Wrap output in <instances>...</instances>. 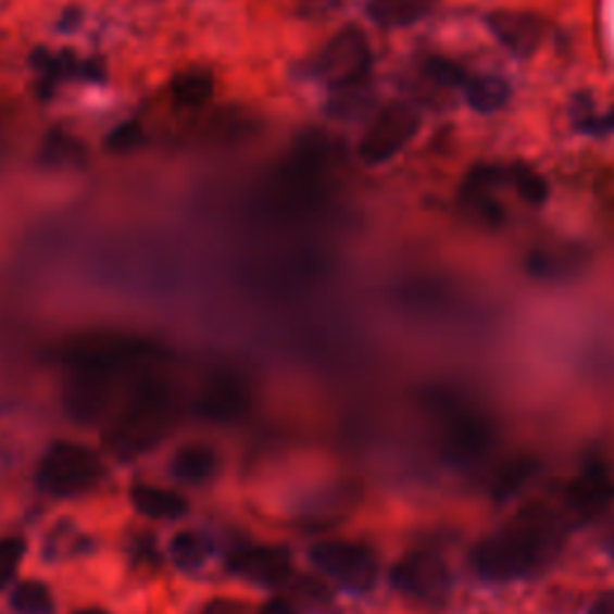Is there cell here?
Listing matches in <instances>:
<instances>
[{
    "instance_id": "6da1fadb",
    "label": "cell",
    "mask_w": 614,
    "mask_h": 614,
    "mask_svg": "<svg viewBox=\"0 0 614 614\" xmlns=\"http://www.w3.org/2000/svg\"><path fill=\"white\" fill-rule=\"evenodd\" d=\"M562 544V524L544 504H528L509 524L483 540L473 552V566L492 581H509L536 572Z\"/></svg>"
},
{
    "instance_id": "7a4b0ae2",
    "label": "cell",
    "mask_w": 614,
    "mask_h": 614,
    "mask_svg": "<svg viewBox=\"0 0 614 614\" xmlns=\"http://www.w3.org/2000/svg\"><path fill=\"white\" fill-rule=\"evenodd\" d=\"M173 397L171 389L159 379H142L135 387V397L127 409L113 423L109 444L123 456L140 454V451L156 444L171 425Z\"/></svg>"
},
{
    "instance_id": "3957f363",
    "label": "cell",
    "mask_w": 614,
    "mask_h": 614,
    "mask_svg": "<svg viewBox=\"0 0 614 614\" xmlns=\"http://www.w3.org/2000/svg\"><path fill=\"white\" fill-rule=\"evenodd\" d=\"M101 475L103 463L95 451L73 442H58L46 451L37 483L53 497H75L95 488Z\"/></svg>"
},
{
    "instance_id": "277c9868",
    "label": "cell",
    "mask_w": 614,
    "mask_h": 614,
    "mask_svg": "<svg viewBox=\"0 0 614 614\" xmlns=\"http://www.w3.org/2000/svg\"><path fill=\"white\" fill-rule=\"evenodd\" d=\"M310 560L336 584L358 593H365L377 581V560L363 544L324 540L310 550Z\"/></svg>"
},
{
    "instance_id": "5b68a950",
    "label": "cell",
    "mask_w": 614,
    "mask_h": 614,
    "mask_svg": "<svg viewBox=\"0 0 614 614\" xmlns=\"http://www.w3.org/2000/svg\"><path fill=\"white\" fill-rule=\"evenodd\" d=\"M373 53L361 29L346 27L324 46L317 58V73L329 87H353L369 73Z\"/></svg>"
},
{
    "instance_id": "8992f818",
    "label": "cell",
    "mask_w": 614,
    "mask_h": 614,
    "mask_svg": "<svg viewBox=\"0 0 614 614\" xmlns=\"http://www.w3.org/2000/svg\"><path fill=\"white\" fill-rule=\"evenodd\" d=\"M391 586L413 600L437 605L451 593V572L433 552H411L391 569Z\"/></svg>"
},
{
    "instance_id": "52a82bcc",
    "label": "cell",
    "mask_w": 614,
    "mask_h": 614,
    "mask_svg": "<svg viewBox=\"0 0 614 614\" xmlns=\"http://www.w3.org/2000/svg\"><path fill=\"white\" fill-rule=\"evenodd\" d=\"M418 118L415 113L405 106H391L381 111L375 123L367 127V133L361 140V156L369 164H381V161L391 159L399 149L411 140Z\"/></svg>"
},
{
    "instance_id": "ba28073f",
    "label": "cell",
    "mask_w": 614,
    "mask_h": 614,
    "mask_svg": "<svg viewBox=\"0 0 614 614\" xmlns=\"http://www.w3.org/2000/svg\"><path fill=\"white\" fill-rule=\"evenodd\" d=\"M228 569L260 586H281L291 578V554L284 548H250L228 557Z\"/></svg>"
},
{
    "instance_id": "9c48e42d",
    "label": "cell",
    "mask_w": 614,
    "mask_h": 614,
    "mask_svg": "<svg viewBox=\"0 0 614 614\" xmlns=\"http://www.w3.org/2000/svg\"><path fill=\"white\" fill-rule=\"evenodd\" d=\"M490 29L509 51L521 55L538 51L544 39V22L532 13H494Z\"/></svg>"
},
{
    "instance_id": "30bf717a",
    "label": "cell",
    "mask_w": 614,
    "mask_h": 614,
    "mask_svg": "<svg viewBox=\"0 0 614 614\" xmlns=\"http://www.w3.org/2000/svg\"><path fill=\"white\" fill-rule=\"evenodd\" d=\"M614 500V483L602 468H588L566 488V502L578 516L593 518Z\"/></svg>"
},
{
    "instance_id": "8fae6325",
    "label": "cell",
    "mask_w": 614,
    "mask_h": 614,
    "mask_svg": "<svg viewBox=\"0 0 614 614\" xmlns=\"http://www.w3.org/2000/svg\"><path fill=\"white\" fill-rule=\"evenodd\" d=\"M173 478L188 485L206 483L216 473V454L204 444H188L171 459Z\"/></svg>"
},
{
    "instance_id": "7c38bea8",
    "label": "cell",
    "mask_w": 614,
    "mask_h": 614,
    "mask_svg": "<svg viewBox=\"0 0 614 614\" xmlns=\"http://www.w3.org/2000/svg\"><path fill=\"white\" fill-rule=\"evenodd\" d=\"M130 500L137 512L149 518H159V521L180 518L185 512H188V502H185L180 494L171 492V490L152 488V485H135L130 492Z\"/></svg>"
},
{
    "instance_id": "4fadbf2b",
    "label": "cell",
    "mask_w": 614,
    "mask_h": 614,
    "mask_svg": "<svg viewBox=\"0 0 614 614\" xmlns=\"http://www.w3.org/2000/svg\"><path fill=\"white\" fill-rule=\"evenodd\" d=\"M435 8V0H373L369 15L379 27L401 29L423 20Z\"/></svg>"
},
{
    "instance_id": "5bb4252c",
    "label": "cell",
    "mask_w": 614,
    "mask_h": 614,
    "mask_svg": "<svg viewBox=\"0 0 614 614\" xmlns=\"http://www.w3.org/2000/svg\"><path fill=\"white\" fill-rule=\"evenodd\" d=\"M212 540L195 530H183L171 540V560L176 562V566L183 572L200 569V566L212 557Z\"/></svg>"
},
{
    "instance_id": "9a60e30c",
    "label": "cell",
    "mask_w": 614,
    "mask_h": 614,
    "mask_svg": "<svg viewBox=\"0 0 614 614\" xmlns=\"http://www.w3.org/2000/svg\"><path fill=\"white\" fill-rule=\"evenodd\" d=\"M214 91V77L210 71L192 67V71L180 73L171 85V97L178 106H202L210 101Z\"/></svg>"
},
{
    "instance_id": "2e32d148",
    "label": "cell",
    "mask_w": 614,
    "mask_h": 614,
    "mask_svg": "<svg viewBox=\"0 0 614 614\" xmlns=\"http://www.w3.org/2000/svg\"><path fill=\"white\" fill-rule=\"evenodd\" d=\"M240 393L234 385L228 381H218V385H212L210 391L204 393L202 399V413L206 418H216V421H228L236 418L240 411Z\"/></svg>"
},
{
    "instance_id": "e0dca14e",
    "label": "cell",
    "mask_w": 614,
    "mask_h": 614,
    "mask_svg": "<svg viewBox=\"0 0 614 614\" xmlns=\"http://www.w3.org/2000/svg\"><path fill=\"white\" fill-rule=\"evenodd\" d=\"M10 605L17 614H53L51 590L39 581L20 584L10 596Z\"/></svg>"
},
{
    "instance_id": "ac0fdd59",
    "label": "cell",
    "mask_w": 614,
    "mask_h": 614,
    "mask_svg": "<svg viewBox=\"0 0 614 614\" xmlns=\"http://www.w3.org/2000/svg\"><path fill=\"white\" fill-rule=\"evenodd\" d=\"M468 99L475 109L480 111H494L502 109L509 99V87L506 83L497 77H480L471 83L468 87Z\"/></svg>"
},
{
    "instance_id": "d6986e66",
    "label": "cell",
    "mask_w": 614,
    "mask_h": 614,
    "mask_svg": "<svg viewBox=\"0 0 614 614\" xmlns=\"http://www.w3.org/2000/svg\"><path fill=\"white\" fill-rule=\"evenodd\" d=\"M25 550L27 544L22 538L0 540V588H5L10 584V578L15 576Z\"/></svg>"
},
{
    "instance_id": "ffe728a7",
    "label": "cell",
    "mask_w": 614,
    "mask_h": 614,
    "mask_svg": "<svg viewBox=\"0 0 614 614\" xmlns=\"http://www.w3.org/2000/svg\"><path fill=\"white\" fill-rule=\"evenodd\" d=\"M578 123H581L588 133H598V135L614 133V109L598 115V118H586V121H578Z\"/></svg>"
},
{
    "instance_id": "44dd1931",
    "label": "cell",
    "mask_w": 614,
    "mask_h": 614,
    "mask_svg": "<svg viewBox=\"0 0 614 614\" xmlns=\"http://www.w3.org/2000/svg\"><path fill=\"white\" fill-rule=\"evenodd\" d=\"M202 614H248V610L236 600H214L202 610Z\"/></svg>"
},
{
    "instance_id": "7402d4cb",
    "label": "cell",
    "mask_w": 614,
    "mask_h": 614,
    "mask_svg": "<svg viewBox=\"0 0 614 614\" xmlns=\"http://www.w3.org/2000/svg\"><path fill=\"white\" fill-rule=\"evenodd\" d=\"M260 614H300V612L288 600L274 598V600L266 602V605L260 610Z\"/></svg>"
},
{
    "instance_id": "603a6c76",
    "label": "cell",
    "mask_w": 614,
    "mask_h": 614,
    "mask_svg": "<svg viewBox=\"0 0 614 614\" xmlns=\"http://www.w3.org/2000/svg\"><path fill=\"white\" fill-rule=\"evenodd\" d=\"M588 614H614V590H612V593L600 596L593 602V607H590Z\"/></svg>"
},
{
    "instance_id": "cb8c5ba5",
    "label": "cell",
    "mask_w": 614,
    "mask_h": 614,
    "mask_svg": "<svg viewBox=\"0 0 614 614\" xmlns=\"http://www.w3.org/2000/svg\"><path fill=\"white\" fill-rule=\"evenodd\" d=\"M75 614H106V612H101V610H83V612H75Z\"/></svg>"
}]
</instances>
